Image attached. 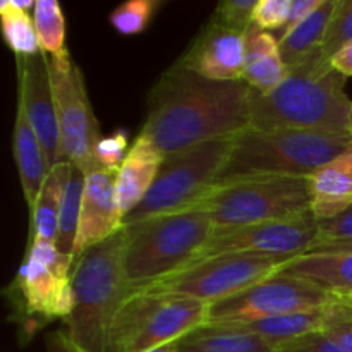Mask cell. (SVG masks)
Here are the masks:
<instances>
[{"label": "cell", "mask_w": 352, "mask_h": 352, "mask_svg": "<svg viewBox=\"0 0 352 352\" xmlns=\"http://www.w3.org/2000/svg\"><path fill=\"white\" fill-rule=\"evenodd\" d=\"M250 89L246 81H212L177 62L151 89L140 134L164 155L239 136L250 127Z\"/></svg>", "instance_id": "6da1fadb"}, {"label": "cell", "mask_w": 352, "mask_h": 352, "mask_svg": "<svg viewBox=\"0 0 352 352\" xmlns=\"http://www.w3.org/2000/svg\"><path fill=\"white\" fill-rule=\"evenodd\" d=\"M351 112L346 76L337 72L322 52L289 69L287 78L272 91L250 89L251 129L349 134Z\"/></svg>", "instance_id": "7a4b0ae2"}, {"label": "cell", "mask_w": 352, "mask_h": 352, "mask_svg": "<svg viewBox=\"0 0 352 352\" xmlns=\"http://www.w3.org/2000/svg\"><path fill=\"white\" fill-rule=\"evenodd\" d=\"M126 226L96 244L74 261L72 291L74 309L67 322V337L91 352H107L110 329L117 313L129 298L126 275Z\"/></svg>", "instance_id": "3957f363"}, {"label": "cell", "mask_w": 352, "mask_h": 352, "mask_svg": "<svg viewBox=\"0 0 352 352\" xmlns=\"http://www.w3.org/2000/svg\"><path fill=\"white\" fill-rule=\"evenodd\" d=\"M352 144L347 133L251 129L234 141L215 186L258 177H306Z\"/></svg>", "instance_id": "277c9868"}, {"label": "cell", "mask_w": 352, "mask_h": 352, "mask_svg": "<svg viewBox=\"0 0 352 352\" xmlns=\"http://www.w3.org/2000/svg\"><path fill=\"white\" fill-rule=\"evenodd\" d=\"M126 229L124 265L131 292L189 267L215 232L210 217L198 208L155 217Z\"/></svg>", "instance_id": "5b68a950"}, {"label": "cell", "mask_w": 352, "mask_h": 352, "mask_svg": "<svg viewBox=\"0 0 352 352\" xmlns=\"http://www.w3.org/2000/svg\"><path fill=\"white\" fill-rule=\"evenodd\" d=\"M192 208L206 212L215 232L294 219L311 210L309 179L258 177L213 186Z\"/></svg>", "instance_id": "8992f818"}, {"label": "cell", "mask_w": 352, "mask_h": 352, "mask_svg": "<svg viewBox=\"0 0 352 352\" xmlns=\"http://www.w3.org/2000/svg\"><path fill=\"white\" fill-rule=\"evenodd\" d=\"M236 138H220L165 155L146 198L124 219V226L192 208L217 184Z\"/></svg>", "instance_id": "52a82bcc"}, {"label": "cell", "mask_w": 352, "mask_h": 352, "mask_svg": "<svg viewBox=\"0 0 352 352\" xmlns=\"http://www.w3.org/2000/svg\"><path fill=\"white\" fill-rule=\"evenodd\" d=\"M210 305L181 296L133 292L117 313L107 352H148L181 340L208 320Z\"/></svg>", "instance_id": "ba28073f"}, {"label": "cell", "mask_w": 352, "mask_h": 352, "mask_svg": "<svg viewBox=\"0 0 352 352\" xmlns=\"http://www.w3.org/2000/svg\"><path fill=\"white\" fill-rule=\"evenodd\" d=\"M289 261V258L265 254H226L196 261L133 292L181 296L212 306L278 274Z\"/></svg>", "instance_id": "9c48e42d"}, {"label": "cell", "mask_w": 352, "mask_h": 352, "mask_svg": "<svg viewBox=\"0 0 352 352\" xmlns=\"http://www.w3.org/2000/svg\"><path fill=\"white\" fill-rule=\"evenodd\" d=\"M47 58L60 129L62 155L65 162L88 175L98 170L95 153L102 134L86 91L85 76L69 50L60 55H47Z\"/></svg>", "instance_id": "30bf717a"}, {"label": "cell", "mask_w": 352, "mask_h": 352, "mask_svg": "<svg viewBox=\"0 0 352 352\" xmlns=\"http://www.w3.org/2000/svg\"><path fill=\"white\" fill-rule=\"evenodd\" d=\"M339 298L316 282L298 275L278 274L253 287L210 306L208 325H239L275 318L305 309L325 308Z\"/></svg>", "instance_id": "8fae6325"}, {"label": "cell", "mask_w": 352, "mask_h": 352, "mask_svg": "<svg viewBox=\"0 0 352 352\" xmlns=\"http://www.w3.org/2000/svg\"><path fill=\"white\" fill-rule=\"evenodd\" d=\"M318 220L309 210L294 219L215 232L192 263L226 254H265L294 260L309 253L318 244Z\"/></svg>", "instance_id": "7c38bea8"}, {"label": "cell", "mask_w": 352, "mask_h": 352, "mask_svg": "<svg viewBox=\"0 0 352 352\" xmlns=\"http://www.w3.org/2000/svg\"><path fill=\"white\" fill-rule=\"evenodd\" d=\"M74 256L55 243L30 241L26 260L17 275V287L30 315L67 320L74 309L72 270Z\"/></svg>", "instance_id": "4fadbf2b"}, {"label": "cell", "mask_w": 352, "mask_h": 352, "mask_svg": "<svg viewBox=\"0 0 352 352\" xmlns=\"http://www.w3.org/2000/svg\"><path fill=\"white\" fill-rule=\"evenodd\" d=\"M17 96L26 107L28 119L43 146L48 168L64 160L57 109L52 91L48 58L43 52L31 57H16Z\"/></svg>", "instance_id": "5bb4252c"}, {"label": "cell", "mask_w": 352, "mask_h": 352, "mask_svg": "<svg viewBox=\"0 0 352 352\" xmlns=\"http://www.w3.org/2000/svg\"><path fill=\"white\" fill-rule=\"evenodd\" d=\"M177 62L212 81H244L246 33L210 21Z\"/></svg>", "instance_id": "9a60e30c"}, {"label": "cell", "mask_w": 352, "mask_h": 352, "mask_svg": "<svg viewBox=\"0 0 352 352\" xmlns=\"http://www.w3.org/2000/svg\"><path fill=\"white\" fill-rule=\"evenodd\" d=\"M117 172L93 170L86 175L82 195L78 237L74 244V260L88 250L103 243L124 227V219L117 205Z\"/></svg>", "instance_id": "2e32d148"}, {"label": "cell", "mask_w": 352, "mask_h": 352, "mask_svg": "<svg viewBox=\"0 0 352 352\" xmlns=\"http://www.w3.org/2000/svg\"><path fill=\"white\" fill-rule=\"evenodd\" d=\"M164 160L165 155L148 138L141 134L136 138L116 179L117 205L122 219H126L146 198Z\"/></svg>", "instance_id": "e0dca14e"}, {"label": "cell", "mask_w": 352, "mask_h": 352, "mask_svg": "<svg viewBox=\"0 0 352 352\" xmlns=\"http://www.w3.org/2000/svg\"><path fill=\"white\" fill-rule=\"evenodd\" d=\"M311 212L318 222L352 206V144L309 177Z\"/></svg>", "instance_id": "ac0fdd59"}, {"label": "cell", "mask_w": 352, "mask_h": 352, "mask_svg": "<svg viewBox=\"0 0 352 352\" xmlns=\"http://www.w3.org/2000/svg\"><path fill=\"white\" fill-rule=\"evenodd\" d=\"M14 158H16L17 172H19L21 188H23L24 199L30 208L33 210L40 195L43 182L47 179L48 168L47 157H45L43 146L28 119L26 107L23 100L17 96L16 105V120H14Z\"/></svg>", "instance_id": "d6986e66"}, {"label": "cell", "mask_w": 352, "mask_h": 352, "mask_svg": "<svg viewBox=\"0 0 352 352\" xmlns=\"http://www.w3.org/2000/svg\"><path fill=\"white\" fill-rule=\"evenodd\" d=\"M289 74L280 55V45L268 31L253 24L246 31V69L244 81L251 89L260 93L277 88Z\"/></svg>", "instance_id": "ffe728a7"}, {"label": "cell", "mask_w": 352, "mask_h": 352, "mask_svg": "<svg viewBox=\"0 0 352 352\" xmlns=\"http://www.w3.org/2000/svg\"><path fill=\"white\" fill-rule=\"evenodd\" d=\"M282 272L316 282L337 296H352V251H311L289 261Z\"/></svg>", "instance_id": "44dd1931"}, {"label": "cell", "mask_w": 352, "mask_h": 352, "mask_svg": "<svg viewBox=\"0 0 352 352\" xmlns=\"http://www.w3.org/2000/svg\"><path fill=\"white\" fill-rule=\"evenodd\" d=\"M274 346L236 325H205L177 340V352H275Z\"/></svg>", "instance_id": "7402d4cb"}, {"label": "cell", "mask_w": 352, "mask_h": 352, "mask_svg": "<svg viewBox=\"0 0 352 352\" xmlns=\"http://www.w3.org/2000/svg\"><path fill=\"white\" fill-rule=\"evenodd\" d=\"M337 7V0H323L322 6L309 14L294 30L278 38L280 55L287 69L298 67L313 55L322 52L327 28Z\"/></svg>", "instance_id": "603a6c76"}, {"label": "cell", "mask_w": 352, "mask_h": 352, "mask_svg": "<svg viewBox=\"0 0 352 352\" xmlns=\"http://www.w3.org/2000/svg\"><path fill=\"white\" fill-rule=\"evenodd\" d=\"M329 306L289 313V315L275 316V318L268 320H258V322L251 323H239L236 327L261 337L267 342H270L275 349H278V347L285 346L289 342H294L298 339H302L306 336L323 332L327 316H329Z\"/></svg>", "instance_id": "cb8c5ba5"}, {"label": "cell", "mask_w": 352, "mask_h": 352, "mask_svg": "<svg viewBox=\"0 0 352 352\" xmlns=\"http://www.w3.org/2000/svg\"><path fill=\"white\" fill-rule=\"evenodd\" d=\"M69 162H60L50 168L43 182L36 203L31 210V237L30 241L55 243L58 232V217H60L62 199L65 184L69 179Z\"/></svg>", "instance_id": "d4e9b609"}, {"label": "cell", "mask_w": 352, "mask_h": 352, "mask_svg": "<svg viewBox=\"0 0 352 352\" xmlns=\"http://www.w3.org/2000/svg\"><path fill=\"white\" fill-rule=\"evenodd\" d=\"M85 186L86 174L82 170H79L76 165L71 164V168H69V179L64 191V199H62L60 217H58V232L55 244H57V248L62 253L72 254V256H74V244L76 237H78Z\"/></svg>", "instance_id": "484cf974"}, {"label": "cell", "mask_w": 352, "mask_h": 352, "mask_svg": "<svg viewBox=\"0 0 352 352\" xmlns=\"http://www.w3.org/2000/svg\"><path fill=\"white\" fill-rule=\"evenodd\" d=\"M0 21L3 40L16 57H31L40 54L33 12L21 9L16 0H6L0 3Z\"/></svg>", "instance_id": "4316f807"}, {"label": "cell", "mask_w": 352, "mask_h": 352, "mask_svg": "<svg viewBox=\"0 0 352 352\" xmlns=\"http://www.w3.org/2000/svg\"><path fill=\"white\" fill-rule=\"evenodd\" d=\"M40 50L45 55H60L65 48V17L60 3L55 0H36L33 10Z\"/></svg>", "instance_id": "83f0119b"}, {"label": "cell", "mask_w": 352, "mask_h": 352, "mask_svg": "<svg viewBox=\"0 0 352 352\" xmlns=\"http://www.w3.org/2000/svg\"><path fill=\"white\" fill-rule=\"evenodd\" d=\"M160 7L158 0H129L110 12V24L120 34H140L148 28L155 12Z\"/></svg>", "instance_id": "f1b7e54d"}, {"label": "cell", "mask_w": 352, "mask_h": 352, "mask_svg": "<svg viewBox=\"0 0 352 352\" xmlns=\"http://www.w3.org/2000/svg\"><path fill=\"white\" fill-rule=\"evenodd\" d=\"M349 43H352V0H337L322 45V55L327 60H332L333 55Z\"/></svg>", "instance_id": "f546056e"}, {"label": "cell", "mask_w": 352, "mask_h": 352, "mask_svg": "<svg viewBox=\"0 0 352 352\" xmlns=\"http://www.w3.org/2000/svg\"><path fill=\"white\" fill-rule=\"evenodd\" d=\"M323 333L336 340L346 352H352V305L347 296H339L329 306Z\"/></svg>", "instance_id": "4dcf8cb0"}, {"label": "cell", "mask_w": 352, "mask_h": 352, "mask_svg": "<svg viewBox=\"0 0 352 352\" xmlns=\"http://www.w3.org/2000/svg\"><path fill=\"white\" fill-rule=\"evenodd\" d=\"M256 0H223L217 6L212 21L246 33L253 26V10Z\"/></svg>", "instance_id": "1f68e13d"}, {"label": "cell", "mask_w": 352, "mask_h": 352, "mask_svg": "<svg viewBox=\"0 0 352 352\" xmlns=\"http://www.w3.org/2000/svg\"><path fill=\"white\" fill-rule=\"evenodd\" d=\"M127 153H129V148H127V131L119 129L110 134V136L100 140L95 153L96 164H98V168H103V170L119 172Z\"/></svg>", "instance_id": "d6a6232c"}, {"label": "cell", "mask_w": 352, "mask_h": 352, "mask_svg": "<svg viewBox=\"0 0 352 352\" xmlns=\"http://www.w3.org/2000/svg\"><path fill=\"white\" fill-rule=\"evenodd\" d=\"M292 0H256L253 24L263 31L284 30L291 12Z\"/></svg>", "instance_id": "836d02e7"}, {"label": "cell", "mask_w": 352, "mask_h": 352, "mask_svg": "<svg viewBox=\"0 0 352 352\" xmlns=\"http://www.w3.org/2000/svg\"><path fill=\"white\" fill-rule=\"evenodd\" d=\"M320 239L318 244L340 243V241H352V206L337 215L336 219L318 222ZM316 244V246H318Z\"/></svg>", "instance_id": "e575fe53"}, {"label": "cell", "mask_w": 352, "mask_h": 352, "mask_svg": "<svg viewBox=\"0 0 352 352\" xmlns=\"http://www.w3.org/2000/svg\"><path fill=\"white\" fill-rule=\"evenodd\" d=\"M275 352H346L327 333L316 332L278 347Z\"/></svg>", "instance_id": "d590c367"}, {"label": "cell", "mask_w": 352, "mask_h": 352, "mask_svg": "<svg viewBox=\"0 0 352 352\" xmlns=\"http://www.w3.org/2000/svg\"><path fill=\"white\" fill-rule=\"evenodd\" d=\"M323 3V0H292L291 3V12H289L287 24L282 30V34L289 33L291 30H294L299 23L306 19L309 14L315 12L320 6ZM280 34V36H282Z\"/></svg>", "instance_id": "8d00e7d4"}, {"label": "cell", "mask_w": 352, "mask_h": 352, "mask_svg": "<svg viewBox=\"0 0 352 352\" xmlns=\"http://www.w3.org/2000/svg\"><path fill=\"white\" fill-rule=\"evenodd\" d=\"M332 67L336 69L337 72H340L346 78H351L352 76V43L344 47L342 50L337 55H333L332 60H330Z\"/></svg>", "instance_id": "74e56055"}, {"label": "cell", "mask_w": 352, "mask_h": 352, "mask_svg": "<svg viewBox=\"0 0 352 352\" xmlns=\"http://www.w3.org/2000/svg\"><path fill=\"white\" fill-rule=\"evenodd\" d=\"M311 251H352V241H340V243L318 244ZM309 251V253H311Z\"/></svg>", "instance_id": "f35d334b"}, {"label": "cell", "mask_w": 352, "mask_h": 352, "mask_svg": "<svg viewBox=\"0 0 352 352\" xmlns=\"http://www.w3.org/2000/svg\"><path fill=\"white\" fill-rule=\"evenodd\" d=\"M58 337H60L62 346L65 347V351H67V352H91V351H88V349H82L81 346H78V344H76V342H72V340L69 339L67 333H65V332L60 333V336H58Z\"/></svg>", "instance_id": "ab89813d"}, {"label": "cell", "mask_w": 352, "mask_h": 352, "mask_svg": "<svg viewBox=\"0 0 352 352\" xmlns=\"http://www.w3.org/2000/svg\"><path fill=\"white\" fill-rule=\"evenodd\" d=\"M148 352H177V342L165 344V346H160V347H157V349H151Z\"/></svg>", "instance_id": "60d3db41"}, {"label": "cell", "mask_w": 352, "mask_h": 352, "mask_svg": "<svg viewBox=\"0 0 352 352\" xmlns=\"http://www.w3.org/2000/svg\"><path fill=\"white\" fill-rule=\"evenodd\" d=\"M349 134L352 136V112H351V119H349Z\"/></svg>", "instance_id": "b9f144b4"}, {"label": "cell", "mask_w": 352, "mask_h": 352, "mask_svg": "<svg viewBox=\"0 0 352 352\" xmlns=\"http://www.w3.org/2000/svg\"><path fill=\"white\" fill-rule=\"evenodd\" d=\"M347 298H349V301H351V305H352V296H347Z\"/></svg>", "instance_id": "7bdbcfd3"}]
</instances>
